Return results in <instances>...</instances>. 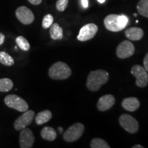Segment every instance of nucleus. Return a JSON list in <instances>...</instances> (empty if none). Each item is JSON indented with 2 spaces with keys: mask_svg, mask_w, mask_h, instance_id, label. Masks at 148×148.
Instances as JSON below:
<instances>
[{
  "mask_svg": "<svg viewBox=\"0 0 148 148\" xmlns=\"http://www.w3.org/2000/svg\"><path fill=\"white\" fill-rule=\"evenodd\" d=\"M90 147L91 148H110V146L106 140L100 138H95L90 141Z\"/></svg>",
  "mask_w": 148,
  "mask_h": 148,
  "instance_id": "22",
  "label": "nucleus"
},
{
  "mask_svg": "<svg viewBox=\"0 0 148 148\" xmlns=\"http://www.w3.org/2000/svg\"><path fill=\"white\" fill-rule=\"evenodd\" d=\"M27 1H28L30 3H32V4L35 5H39L42 2V0H27Z\"/></svg>",
  "mask_w": 148,
  "mask_h": 148,
  "instance_id": "27",
  "label": "nucleus"
},
{
  "mask_svg": "<svg viewBox=\"0 0 148 148\" xmlns=\"http://www.w3.org/2000/svg\"><path fill=\"white\" fill-rule=\"evenodd\" d=\"M131 73L136 77V85L138 87H145L148 83V73L145 68L136 64L131 69Z\"/></svg>",
  "mask_w": 148,
  "mask_h": 148,
  "instance_id": "7",
  "label": "nucleus"
},
{
  "mask_svg": "<svg viewBox=\"0 0 148 148\" xmlns=\"http://www.w3.org/2000/svg\"><path fill=\"white\" fill-rule=\"evenodd\" d=\"M144 34L143 30L140 27H130L125 31V36L130 40H139L143 38Z\"/></svg>",
  "mask_w": 148,
  "mask_h": 148,
  "instance_id": "15",
  "label": "nucleus"
},
{
  "mask_svg": "<svg viewBox=\"0 0 148 148\" xmlns=\"http://www.w3.org/2000/svg\"><path fill=\"white\" fill-rule=\"evenodd\" d=\"M143 65L145 69L148 72V52L145 55V58L143 59Z\"/></svg>",
  "mask_w": 148,
  "mask_h": 148,
  "instance_id": "26",
  "label": "nucleus"
},
{
  "mask_svg": "<svg viewBox=\"0 0 148 148\" xmlns=\"http://www.w3.org/2000/svg\"><path fill=\"white\" fill-rule=\"evenodd\" d=\"M34 136L30 129L25 127L21 130L19 135V145L21 148H31L34 143Z\"/></svg>",
  "mask_w": 148,
  "mask_h": 148,
  "instance_id": "12",
  "label": "nucleus"
},
{
  "mask_svg": "<svg viewBox=\"0 0 148 148\" xmlns=\"http://www.w3.org/2000/svg\"><path fill=\"white\" fill-rule=\"evenodd\" d=\"M138 14L148 18V0H140L136 5Z\"/></svg>",
  "mask_w": 148,
  "mask_h": 148,
  "instance_id": "20",
  "label": "nucleus"
},
{
  "mask_svg": "<svg viewBox=\"0 0 148 148\" xmlns=\"http://www.w3.org/2000/svg\"><path fill=\"white\" fill-rule=\"evenodd\" d=\"M121 106L125 110L130 112L136 111L140 106V101L136 97H127L123 99Z\"/></svg>",
  "mask_w": 148,
  "mask_h": 148,
  "instance_id": "14",
  "label": "nucleus"
},
{
  "mask_svg": "<svg viewBox=\"0 0 148 148\" xmlns=\"http://www.w3.org/2000/svg\"><path fill=\"white\" fill-rule=\"evenodd\" d=\"M48 75L50 78L55 80L65 79L71 75V69L65 62H56L53 63L48 71Z\"/></svg>",
  "mask_w": 148,
  "mask_h": 148,
  "instance_id": "3",
  "label": "nucleus"
},
{
  "mask_svg": "<svg viewBox=\"0 0 148 148\" xmlns=\"http://www.w3.org/2000/svg\"><path fill=\"white\" fill-rule=\"evenodd\" d=\"M51 117H52V114L50 110H42L41 112H38L35 116V122L37 125H42L49 121L51 119Z\"/></svg>",
  "mask_w": 148,
  "mask_h": 148,
  "instance_id": "16",
  "label": "nucleus"
},
{
  "mask_svg": "<svg viewBox=\"0 0 148 148\" xmlns=\"http://www.w3.org/2000/svg\"><path fill=\"white\" fill-rule=\"evenodd\" d=\"M81 3H82V6L84 8H86L88 6V0H81Z\"/></svg>",
  "mask_w": 148,
  "mask_h": 148,
  "instance_id": "28",
  "label": "nucleus"
},
{
  "mask_svg": "<svg viewBox=\"0 0 148 148\" xmlns=\"http://www.w3.org/2000/svg\"><path fill=\"white\" fill-rule=\"evenodd\" d=\"M58 130H59V132H60V133H62V131H63V129H62V127H58Z\"/></svg>",
  "mask_w": 148,
  "mask_h": 148,
  "instance_id": "31",
  "label": "nucleus"
},
{
  "mask_svg": "<svg viewBox=\"0 0 148 148\" xmlns=\"http://www.w3.org/2000/svg\"><path fill=\"white\" fill-rule=\"evenodd\" d=\"M128 17L124 14H109L104 18L103 23L106 28L111 32H119L127 26Z\"/></svg>",
  "mask_w": 148,
  "mask_h": 148,
  "instance_id": "2",
  "label": "nucleus"
},
{
  "mask_svg": "<svg viewBox=\"0 0 148 148\" xmlns=\"http://www.w3.org/2000/svg\"><path fill=\"white\" fill-rule=\"evenodd\" d=\"M98 31V27L95 23H88L84 25L79 30L77 38L79 41H86L92 39Z\"/></svg>",
  "mask_w": 148,
  "mask_h": 148,
  "instance_id": "9",
  "label": "nucleus"
},
{
  "mask_svg": "<svg viewBox=\"0 0 148 148\" xmlns=\"http://www.w3.org/2000/svg\"><path fill=\"white\" fill-rule=\"evenodd\" d=\"M49 34L51 39L61 40L63 38V30L58 23H53L49 29Z\"/></svg>",
  "mask_w": 148,
  "mask_h": 148,
  "instance_id": "18",
  "label": "nucleus"
},
{
  "mask_svg": "<svg viewBox=\"0 0 148 148\" xmlns=\"http://www.w3.org/2000/svg\"><path fill=\"white\" fill-rule=\"evenodd\" d=\"M119 121L121 126L130 134H134L138 130V121L132 116L127 114H123L119 116Z\"/></svg>",
  "mask_w": 148,
  "mask_h": 148,
  "instance_id": "6",
  "label": "nucleus"
},
{
  "mask_svg": "<svg viewBox=\"0 0 148 148\" xmlns=\"http://www.w3.org/2000/svg\"><path fill=\"white\" fill-rule=\"evenodd\" d=\"M69 0H58L56 3V8L59 12H63L68 5Z\"/></svg>",
  "mask_w": 148,
  "mask_h": 148,
  "instance_id": "25",
  "label": "nucleus"
},
{
  "mask_svg": "<svg viewBox=\"0 0 148 148\" xmlns=\"http://www.w3.org/2000/svg\"><path fill=\"white\" fill-rule=\"evenodd\" d=\"M16 42L20 49H21L23 51H29V48H30V45L25 37L22 36H17L16 38Z\"/></svg>",
  "mask_w": 148,
  "mask_h": 148,
  "instance_id": "23",
  "label": "nucleus"
},
{
  "mask_svg": "<svg viewBox=\"0 0 148 148\" xmlns=\"http://www.w3.org/2000/svg\"><path fill=\"white\" fill-rule=\"evenodd\" d=\"M40 136L44 140L53 141L57 137L56 132L53 127L49 126H45L42 129L40 132Z\"/></svg>",
  "mask_w": 148,
  "mask_h": 148,
  "instance_id": "17",
  "label": "nucleus"
},
{
  "mask_svg": "<svg viewBox=\"0 0 148 148\" xmlns=\"http://www.w3.org/2000/svg\"><path fill=\"white\" fill-rule=\"evenodd\" d=\"M16 18L24 25H29L34 20V15L32 11L26 6H20L15 11Z\"/></svg>",
  "mask_w": 148,
  "mask_h": 148,
  "instance_id": "11",
  "label": "nucleus"
},
{
  "mask_svg": "<svg viewBox=\"0 0 148 148\" xmlns=\"http://www.w3.org/2000/svg\"><path fill=\"white\" fill-rule=\"evenodd\" d=\"M109 74L103 69L90 71L87 77L86 87L90 91H97L101 86L108 82Z\"/></svg>",
  "mask_w": 148,
  "mask_h": 148,
  "instance_id": "1",
  "label": "nucleus"
},
{
  "mask_svg": "<svg viewBox=\"0 0 148 148\" xmlns=\"http://www.w3.org/2000/svg\"><path fill=\"white\" fill-rule=\"evenodd\" d=\"M5 40V36L4 34H2L1 32H0V45H2Z\"/></svg>",
  "mask_w": 148,
  "mask_h": 148,
  "instance_id": "29",
  "label": "nucleus"
},
{
  "mask_svg": "<svg viewBox=\"0 0 148 148\" xmlns=\"http://www.w3.org/2000/svg\"><path fill=\"white\" fill-rule=\"evenodd\" d=\"M134 45L132 42L129 40H123L116 47V53L118 58L125 59L132 56L134 54Z\"/></svg>",
  "mask_w": 148,
  "mask_h": 148,
  "instance_id": "10",
  "label": "nucleus"
},
{
  "mask_svg": "<svg viewBox=\"0 0 148 148\" xmlns=\"http://www.w3.org/2000/svg\"><path fill=\"white\" fill-rule=\"evenodd\" d=\"M13 87V82L9 78L0 79V91L8 92Z\"/></svg>",
  "mask_w": 148,
  "mask_h": 148,
  "instance_id": "21",
  "label": "nucleus"
},
{
  "mask_svg": "<svg viewBox=\"0 0 148 148\" xmlns=\"http://www.w3.org/2000/svg\"><path fill=\"white\" fill-rule=\"evenodd\" d=\"M53 23V17L51 14H47L44 16L42 21V27L44 29H47L52 25Z\"/></svg>",
  "mask_w": 148,
  "mask_h": 148,
  "instance_id": "24",
  "label": "nucleus"
},
{
  "mask_svg": "<svg viewBox=\"0 0 148 148\" xmlns=\"http://www.w3.org/2000/svg\"><path fill=\"white\" fill-rule=\"evenodd\" d=\"M84 132V126L81 123H75L71 125L63 134V138L66 142L71 143L78 140Z\"/></svg>",
  "mask_w": 148,
  "mask_h": 148,
  "instance_id": "5",
  "label": "nucleus"
},
{
  "mask_svg": "<svg viewBox=\"0 0 148 148\" xmlns=\"http://www.w3.org/2000/svg\"><path fill=\"white\" fill-rule=\"evenodd\" d=\"M105 1H106V0H97L98 2L100 3H103V2H104Z\"/></svg>",
  "mask_w": 148,
  "mask_h": 148,
  "instance_id": "32",
  "label": "nucleus"
},
{
  "mask_svg": "<svg viewBox=\"0 0 148 148\" xmlns=\"http://www.w3.org/2000/svg\"><path fill=\"white\" fill-rule=\"evenodd\" d=\"M143 146L140 145H135L132 146V148H143Z\"/></svg>",
  "mask_w": 148,
  "mask_h": 148,
  "instance_id": "30",
  "label": "nucleus"
},
{
  "mask_svg": "<svg viewBox=\"0 0 148 148\" xmlns=\"http://www.w3.org/2000/svg\"><path fill=\"white\" fill-rule=\"evenodd\" d=\"M0 63L5 66H11L14 63V60L9 53L5 51H0Z\"/></svg>",
  "mask_w": 148,
  "mask_h": 148,
  "instance_id": "19",
  "label": "nucleus"
},
{
  "mask_svg": "<svg viewBox=\"0 0 148 148\" xmlns=\"http://www.w3.org/2000/svg\"><path fill=\"white\" fill-rule=\"evenodd\" d=\"M115 103V98L112 95L108 94L101 96L97 101V107L99 111H106L113 106Z\"/></svg>",
  "mask_w": 148,
  "mask_h": 148,
  "instance_id": "13",
  "label": "nucleus"
},
{
  "mask_svg": "<svg viewBox=\"0 0 148 148\" xmlns=\"http://www.w3.org/2000/svg\"><path fill=\"white\" fill-rule=\"evenodd\" d=\"M4 103L9 108H13L18 112H24L28 110L29 108L27 103L23 98L14 94L5 96Z\"/></svg>",
  "mask_w": 148,
  "mask_h": 148,
  "instance_id": "4",
  "label": "nucleus"
},
{
  "mask_svg": "<svg viewBox=\"0 0 148 148\" xmlns=\"http://www.w3.org/2000/svg\"><path fill=\"white\" fill-rule=\"evenodd\" d=\"M34 118V112L33 110H27L24 112L15 120L14 123V129L17 131H21L32 123Z\"/></svg>",
  "mask_w": 148,
  "mask_h": 148,
  "instance_id": "8",
  "label": "nucleus"
}]
</instances>
